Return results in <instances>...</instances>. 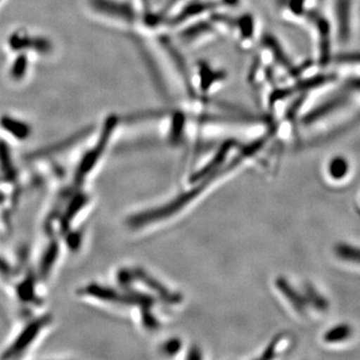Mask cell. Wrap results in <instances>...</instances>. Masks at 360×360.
Segmentation results:
<instances>
[{"instance_id": "1", "label": "cell", "mask_w": 360, "mask_h": 360, "mask_svg": "<svg viewBox=\"0 0 360 360\" xmlns=\"http://www.w3.org/2000/svg\"><path fill=\"white\" fill-rule=\"evenodd\" d=\"M331 15L335 39L341 44H347L354 32V2L352 0H333Z\"/></svg>"}, {"instance_id": "2", "label": "cell", "mask_w": 360, "mask_h": 360, "mask_svg": "<svg viewBox=\"0 0 360 360\" xmlns=\"http://www.w3.org/2000/svg\"><path fill=\"white\" fill-rule=\"evenodd\" d=\"M117 120V117H116L115 115H111L106 120L103 134H101V139H99L98 144H97L96 148H94L90 151L89 155L85 156L82 165H80L78 176H84V175L87 174V172L91 169L92 167H94V163L98 160L103 149L105 148L106 144H108V141H110V135L115 129Z\"/></svg>"}, {"instance_id": "3", "label": "cell", "mask_w": 360, "mask_h": 360, "mask_svg": "<svg viewBox=\"0 0 360 360\" xmlns=\"http://www.w3.org/2000/svg\"><path fill=\"white\" fill-rule=\"evenodd\" d=\"M92 6L99 13L108 14L110 18L130 22L134 20V11L127 4L111 0H92Z\"/></svg>"}, {"instance_id": "4", "label": "cell", "mask_w": 360, "mask_h": 360, "mask_svg": "<svg viewBox=\"0 0 360 360\" xmlns=\"http://www.w3.org/2000/svg\"><path fill=\"white\" fill-rule=\"evenodd\" d=\"M9 44L13 51L32 49L39 52H47L51 49V44L46 39L20 34V33L13 34L9 39Z\"/></svg>"}, {"instance_id": "5", "label": "cell", "mask_w": 360, "mask_h": 360, "mask_svg": "<svg viewBox=\"0 0 360 360\" xmlns=\"http://www.w3.org/2000/svg\"><path fill=\"white\" fill-rule=\"evenodd\" d=\"M276 288L283 293L284 297L290 302L291 307L300 312V314H304L307 311V297L302 295L300 291L295 290L290 283V281H286L284 277H278L276 279Z\"/></svg>"}, {"instance_id": "6", "label": "cell", "mask_w": 360, "mask_h": 360, "mask_svg": "<svg viewBox=\"0 0 360 360\" xmlns=\"http://www.w3.org/2000/svg\"><path fill=\"white\" fill-rule=\"evenodd\" d=\"M219 6V2H193V4L186 6L184 11H180L177 16L172 18L170 23H172V25H180V23H184V21L191 20V18H196L198 15L212 11Z\"/></svg>"}, {"instance_id": "7", "label": "cell", "mask_w": 360, "mask_h": 360, "mask_svg": "<svg viewBox=\"0 0 360 360\" xmlns=\"http://www.w3.org/2000/svg\"><path fill=\"white\" fill-rule=\"evenodd\" d=\"M200 73V89L202 92H208L212 89L213 85L219 84L225 78V73L221 71L212 70L210 65L205 63H200L198 65Z\"/></svg>"}, {"instance_id": "8", "label": "cell", "mask_w": 360, "mask_h": 360, "mask_svg": "<svg viewBox=\"0 0 360 360\" xmlns=\"http://www.w3.org/2000/svg\"><path fill=\"white\" fill-rule=\"evenodd\" d=\"M0 123L6 131L13 134L16 139H25L30 134V127L26 123L14 120V118L9 117V116L2 117Z\"/></svg>"}, {"instance_id": "9", "label": "cell", "mask_w": 360, "mask_h": 360, "mask_svg": "<svg viewBox=\"0 0 360 360\" xmlns=\"http://www.w3.org/2000/svg\"><path fill=\"white\" fill-rule=\"evenodd\" d=\"M352 329L348 324H338L324 335V340L328 343L341 342V341L347 340L352 335Z\"/></svg>"}, {"instance_id": "10", "label": "cell", "mask_w": 360, "mask_h": 360, "mask_svg": "<svg viewBox=\"0 0 360 360\" xmlns=\"http://www.w3.org/2000/svg\"><path fill=\"white\" fill-rule=\"evenodd\" d=\"M238 28L239 39L243 42H250L255 32V21L250 15H243L239 18L238 22L234 23Z\"/></svg>"}, {"instance_id": "11", "label": "cell", "mask_w": 360, "mask_h": 360, "mask_svg": "<svg viewBox=\"0 0 360 360\" xmlns=\"http://www.w3.org/2000/svg\"><path fill=\"white\" fill-rule=\"evenodd\" d=\"M335 253L342 260L360 264V248L356 246L340 243L335 248Z\"/></svg>"}, {"instance_id": "12", "label": "cell", "mask_w": 360, "mask_h": 360, "mask_svg": "<svg viewBox=\"0 0 360 360\" xmlns=\"http://www.w3.org/2000/svg\"><path fill=\"white\" fill-rule=\"evenodd\" d=\"M348 162L345 158L338 156L330 161L328 165V172L330 176L335 179H341L347 174Z\"/></svg>"}, {"instance_id": "13", "label": "cell", "mask_w": 360, "mask_h": 360, "mask_svg": "<svg viewBox=\"0 0 360 360\" xmlns=\"http://www.w3.org/2000/svg\"><path fill=\"white\" fill-rule=\"evenodd\" d=\"M305 297L307 302L319 310H326L328 307V303L326 298L319 292L314 286H305Z\"/></svg>"}, {"instance_id": "14", "label": "cell", "mask_w": 360, "mask_h": 360, "mask_svg": "<svg viewBox=\"0 0 360 360\" xmlns=\"http://www.w3.org/2000/svg\"><path fill=\"white\" fill-rule=\"evenodd\" d=\"M41 324L42 321H39L37 322V323H35L34 326H30V328L25 331V333H23V335H21L18 345H16V347H13V352H18V350L23 349V348L27 347L28 342H30V340H32L33 338H35V335H37V331H39Z\"/></svg>"}, {"instance_id": "15", "label": "cell", "mask_w": 360, "mask_h": 360, "mask_svg": "<svg viewBox=\"0 0 360 360\" xmlns=\"http://www.w3.org/2000/svg\"><path fill=\"white\" fill-rule=\"evenodd\" d=\"M27 66V58L23 56V54H20V56L14 60L13 68H11V77H13L14 79H20V78L25 77Z\"/></svg>"}, {"instance_id": "16", "label": "cell", "mask_w": 360, "mask_h": 360, "mask_svg": "<svg viewBox=\"0 0 360 360\" xmlns=\"http://www.w3.org/2000/svg\"><path fill=\"white\" fill-rule=\"evenodd\" d=\"M341 65H354L356 68L360 66V54H350V56H345L340 59Z\"/></svg>"}, {"instance_id": "17", "label": "cell", "mask_w": 360, "mask_h": 360, "mask_svg": "<svg viewBox=\"0 0 360 360\" xmlns=\"http://www.w3.org/2000/svg\"><path fill=\"white\" fill-rule=\"evenodd\" d=\"M276 347V340L274 341V343L269 345L267 347V349L265 350L264 355H262V359H271V357L274 356V348Z\"/></svg>"}, {"instance_id": "18", "label": "cell", "mask_w": 360, "mask_h": 360, "mask_svg": "<svg viewBox=\"0 0 360 360\" xmlns=\"http://www.w3.org/2000/svg\"><path fill=\"white\" fill-rule=\"evenodd\" d=\"M240 0H221V4L225 6H236Z\"/></svg>"}, {"instance_id": "19", "label": "cell", "mask_w": 360, "mask_h": 360, "mask_svg": "<svg viewBox=\"0 0 360 360\" xmlns=\"http://www.w3.org/2000/svg\"><path fill=\"white\" fill-rule=\"evenodd\" d=\"M286 1H288V0H274V2H276V4H277V6H281V7H283L284 6V4H286Z\"/></svg>"}]
</instances>
